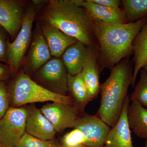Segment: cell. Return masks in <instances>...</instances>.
Wrapping results in <instances>:
<instances>
[{
  "label": "cell",
  "instance_id": "cell-1",
  "mask_svg": "<svg viewBox=\"0 0 147 147\" xmlns=\"http://www.w3.org/2000/svg\"><path fill=\"white\" fill-rule=\"evenodd\" d=\"M147 18L134 22L118 24L93 21L94 33L100 45L98 61L100 69L111 70L133 54L132 42Z\"/></svg>",
  "mask_w": 147,
  "mask_h": 147
},
{
  "label": "cell",
  "instance_id": "cell-2",
  "mask_svg": "<svg viewBox=\"0 0 147 147\" xmlns=\"http://www.w3.org/2000/svg\"><path fill=\"white\" fill-rule=\"evenodd\" d=\"M36 20L50 24L85 45L96 46L93 21L85 9L72 0L46 1Z\"/></svg>",
  "mask_w": 147,
  "mask_h": 147
},
{
  "label": "cell",
  "instance_id": "cell-3",
  "mask_svg": "<svg viewBox=\"0 0 147 147\" xmlns=\"http://www.w3.org/2000/svg\"><path fill=\"white\" fill-rule=\"evenodd\" d=\"M133 62L124 59L111 69L109 77L100 84V105L97 116L113 127L121 114L125 100L133 80Z\"/></svg>",
  "mask_w": 147,
  "mask_h": 147
},
{
  "label": "cell",
  "instance_id": "cell-4",
  "mask_svg": "<svg viewBox=\"0 0 147 147\" xmlns=\"http://www.w3.org/2000/svg\"><path fill=\"white\" fill-rule=\"evenodd\" d=\"M7 88L9 101L13 107L49 101L73 105L69 96L60 95L50 91L36 83L22 70H19Z\"/></svg>",
  "mask_w": 147,
  "mask_h": 147
},
{
  "label": "cell",
  "instance_id": "cell-5",
  "mask_svg": "<svg viewBox=\"0 0 147 147\" xmlns=\"http://www.w3.org/2000/svg\"><path fill=\"white\" fill-rule=\"evenodd\" d=\"M45 1H30L24 15L21 28L12 42L7 41L8 64L11 76L20 70L31 42L33 27L37 13Z\"/></svg>",
  "mask_w": 147,
  "mask_h": 147
},
{
  "label": "cell",
  "instance_id": "cell-6",
  "mask_svg": "<svg viewBox=\"0 0 147 147\" xmlns=\"http://www.w3.org/2000/svg\"><path fill=\"white\" fill-rule=\"evenodd\" d=\"M31 78L50 91L60 95H67L68 73L61 58L52 57Z\"/></svg>",
  "mask_w": 147,
  "mask_h": 147
},
{
  "label": "cell",
  "instance_id": "cell-7",
  "mask_svg": "<svg viewBox=\"0 0 147 147\" xmlns=\"http://www.w3.org/2000/svg\"><path fill=\"white\" fill-rule=\"evenodd\" d=\"M26 107L9 108L0 119V147H16L26 132Z\"/></svg>",
  "mask_w": 147,
  "mask_h": 147
},
{
  "label": "cell",
  "instance_id": "cell-8",
  "mask_svg": "<svg viewBox=\"0 0 147 147\" xmlns=\"http://www.w3.org/2000/svg\"><path fill=\"white\" fill-rule=\"evenodd\" d=\"M52 57L39 23L36 21L31 42L20 70L31 77Z\"/></svg>",
  "mask_w": 147,
  "mask_h": 147
},
{
  "label": "cell",
  "instance_id": "cell-9",
  "mask_svg": "<svg viewBox=\"0 0 147 147\" xmlns=\"http://www.w3.org/2000/svg\"><path fill=\"white\" fill-rule=\"evenodd\" d=\"M30 1L0 0V26L12 42L22 26L24 15Z\"/></svg>",
  "mask_w": 147,
  "mask_h": 147
},
{
  "label": "cell",
  "instance_id": "cell-10",
  "mask_svg": "<svg viewBox=\"0 0 147 147\" xmlns=\"http://www.w3.org/2000/svg\"><path fill=\"white\" fill-rule=\"evenodd\" d=\"M73 128L82 131L86 139L85 146L103 147L110 127L98 117L84 113L76 119Z\"/></svg>",
  "mask_w": 147,
  "mask_h": 147
},
{
  "label": "cell",
  "instance_id": "cell-11",
  "mask_svg": "<svg viewBox=\"0 0 147 147\" xmlns=\"http://www.w3.org/2000/svg\"><path fill=\"white\" fill-rule=\"evenodd\" d=\"M42 114L52 123L57 133L74 128L80 113L72 104L53 102L40 108Z\"/></svg>",
  "mask_w": 147,
  "mask_h": 147
},
{
  "label": "cell",
  "instance_id": "cell-12",
  "mask_svg": "<svg viewBox=\"0 0 147 147\" xmlns=\"http://www.w3.org/2000/svg\"><path fill=\"white\" fill-rule=\"evenodd\" d=\"M26 132L43 141L55 139L57 131L53 125L34 103L26 106Z\"/></svg>",
  "mask_w": 147,
  "mask_h": 147
},
{
  "label": "cell",
  "instance_id": "cell-13",
  "mask_svg": "<svg viewBox=\"0 0 147 147\" xmlns=\"http://www.w3.org/2000/svg\"><path fill=\"white\" fill-rule=\"evenodd\" d=\"M96 48L79 41L69 46L61 58L69 75L74 76L82 72L87 61L91 57L98 55Z\"/></svg>",
  "mask_w": 147,
  "mask_h": 147
},
{
  "label": "cell",
  "instance_id": "cell-14",
  "mask_svg": "<svg viewBox=\"0 0 147 147\" xmlns=\"http://www.w3.org/2000/svg\"><path fill=\"white\" fill-rule=\"evenodd\" d=\"M130 102V96L127 95L119 118L108 132L103 147H134L127 117Z\"/></svg>",
  "mask_w": 147,
  "mask_h": 147
},
{
  "label": "cell",
  "instance_id": "cell-15",
  "mask_svg": "<svg viewBox=\"0 0 147 147\" xmlns=\"http://www.w3.org/2000/svg\"><path fill=\"white\" fill-rule=\"evenodd\" d=\"M76 5L85 9L93 21H99L113 24L127 23L123 9L107 7L96 4L89 0H72Z\"/></svg>",
  "mask_w": 147,
  "mask_h": 147
},
{
  "label": "cell",
  "instance_id": "cell-16",
  "mask_svg": "<svg viewBox=\"0 0 147 147\" xmlns=\"http://www.w3.org/2000/svg\"><path fill=\"white\" fill-rule=\"evenodd\" d=\"M37 21L39 23L52 57L61 58L69 46L78 41L76 38L66 34L48 23Z\"/></svg>",
  "mask_w": 147,
  "mask_h": 147
},
{
  "label": "cell",
  "instance_id": "cell-17",
  "mask_svg": "<svg viewBox=\"0 0 147 147\" xmlns=\"http://www.w3.org/2000/svg\"><path fill=\"white\" fill-rule=\"evenodd\" d=\"M67 93L73 104L80 114L84 113L87 104L92 100L90 98L82 72L74 76L68 74Z\"/></svg>",
  "mask_w": 147,
  "mask_h": 147
},
{
  "label": "cell",
  "instance_id": "cell-18",
  "mask_svg": "<svg viewBox=\"0 0 147 147\" xmlns=\"http://www.w3.org/2000/svg\"><path fill=\"white\" fill-rule=\"evenodd\" d=\"M132 48L134 55L132 62L134 66L131 85L133 87L138 73L147 63V21L134 38Z\"/></svg>",
  "mask_w": 147,
  "mask_h": 147
},
{
  "label": "cell",
  "instance_id": "cell-19",
  "mask_svg": "<svg viewBox=\"0 0 147 147\" xmlns=\"http://www.w3.org/2000/svg\"><path fill=\"white\" fill-rule=\"evenodd\" d=\"M130 101L127 113L129 127L137 137L147 141V109L137 100Z\"/></svg>",
  "mask_w": 147,
  "mask_h": 147
},
{
  "label": "cell",
  "instance_id": "cell-20",
  "mask_svg": "<svg viewBox=\"0 0 147 147\" xmlns=\"http://www.w3.org/2000/svg\"><path fill=\"white\" fill-rule=\"evenodd\" d=\"M98 55L89 58L84 63L82 73L88 93L92 100L100 93L99 73L101 69L98 61Z\"/></svg>",
  "mask_w": 147,
  "mask_h": 147
},
{
  "label": "cell",
  "instance_id": "cell-21",
  "mask_svg": "<svg viewBox=\"0 0 147 147\" xmlns=\"http://www.w3.org/2000/svg\"><path fill=\"white\" fill-rule=\"evenodd\" d=\"M121 3L127 23L147 18V0H122Z\"/></svg>",
  "mask_w": 147,
  "mask_h": 147
},
{
  "label": "cell",
  "instance_id": "cell-22",
  "mask_svg": "<svg viewBox=\"0 0 147 147\" xmlns=\"http://www.w3.org/2000/svg\"><path fill=\"white\" fill-rule=\"evenodd\" d=\"M130 101L136 100L147 109V73L144 69L140 70V77L134 86V91L130 95Z\"/></svg>",
  "mask_w": 147,
  "mask_h": 147
},
{
  "label": "cell",
  "instance_id": "cell-23",
  "mask_svg": "<svg viewBox=\"0 0 147 147\" xmlns=\"http://www.w3.org/2000/svg\"><path fill=\"white\" fill-rule=\"evenodd\" d=\"M54 140L43 141L25 132L16 147H59Z\"/></svg>",
  "mask_w": 147,
  "mask_h": 147
},
{
  "label": "cell",
  "instance_id": "cell-24",
  "mask_svg": "<svg viewBox=\"0 0 147 147\" xmlns=\"http://www.w3.org/2000/svg\"><path fill=\"white\" fill-rule=\"evenodd\" d=\"M86 139L81 130L76 128L66 133L61 139V147H77L85 145Z\"/></svg>",
  "mask_w": 147,
  "mask_h": 147
},
{
  "label": "cell",
  "instance_id": "cell-25",
  "mask_svg": "<svg viewBox=\"0 0 147 147\" xmlns=\"http://www.w3.org/2000/svg\"><path fill=\"white\" fill-rule=\"evenodd\" d=\"M9 95L5 82H0V119L9 108Z\"/></svg>",
  "mask_w": 147,
  "mask_h": 147
},
{
  "label": "cell",
  "instance_id": "cell-26",
  "mask_svg": "<svg viewBox=\"0 0 147 147\" xmlns=\"http://www.w3.org/2000/svg\"><path fill=\"white\" fill-rule=\"evenodd\" d=\"M1 29L0 28V63L8 64L7 41Z\"/></svg>",
  "mask_w": 147,
  "mask_h": 147
},
{
  "label": "cell",
  "instance_id": "cell-27",
  "mask_svg": "<svg viewBox=\"0 0 147 147\" xmlns=\"http://www.w3.org/2000/svg\"><path fill=\"white\" fill-rule=\"evenodd\" d=\"M96 4L113 8H119L120 7L121 3L119 0H89Z\"/></svg>",
  "mask_w": 147,
  "mask_h": 147
},
{
  "label": "cell",
  "instance_id": "cell-28",
  "mask_svg": "<svg viewBox=\"0 0 147 147\" xmlns=\"http://www.w3.org/2000/svg\"><path fill=\"white\" fill-rule=\"evenodd\" d=\"M11 75L9 65L0 63V82H4Z\"/></svg>",
  "mask_w": 147,
  "mask_h": 147
},
{
  "label": "cell",
  "instance_id": "cell-29",
  "mask_svg": "<svg viewBox=\"0 0 147 147\" xmlns=\"http://www.w3.org/2000/svg\"><path fill=\"white\" fill-rule=\"evenodd\" d=\"M142 68H143V69H144L145 71H146L147 73V63Z\"/></svg>",
  "mask_w": 147,
  "mask_h": 147
},
{
  "label": "cell",
  "instance_id": "cell-30",
  "mask_svg": "<svg viewBox=\"0 0 147 147\" xmlns=\"http://www.w3.org/2000/svg\"><path fill=\"white\" fill-rule=\"evenodd\" d=\"M59 147H61L60 146H59ZM77 147H89L87 146H85V145H82V146H79Z\"/></svg>",
  "mask_w": 147,
  "mask_h": 147
},
{
  "label": "cell",
  "instance_id": "cell-31",
  "mask_svg": "<svg viewBox=\"0 0 147 147\" xmlns=\"http://www.w3.org/2000/svg\"><path fill=\"white\" fill-rule=\"evenodd\" d=\"M145 147H147V141L146 142V145H145Z\"/></svg>",
  "mask_w": 147,
  "mask_h": 147
},
{
  "label": "cell",
  "instance_id": "cell-32",
  "mask_svg": "<svg viewBox=\"0 0 147 147\" xmlns=\"http://www.w3.org/2000/svg\"></svg>",
  "mask_w": 147,
  "mask_h": 147
}]
</instances>
